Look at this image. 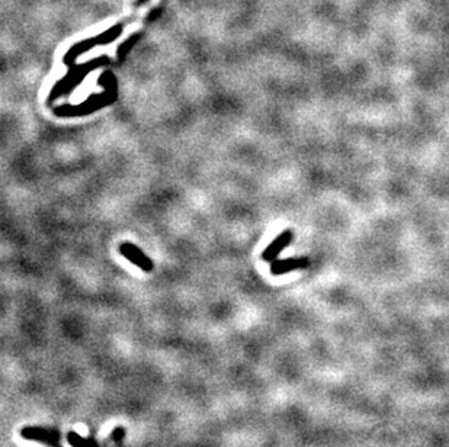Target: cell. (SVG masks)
Returning <instances> with one entry per match:
<instances>
[{"instance_id":"6da1fadb","label":"cell","mask_w":449,"mask_h":447,"mask_svg":"<svg viewBox=\"0 0 449 447\" xmlns=\"http://www.w3.org/2000/svg\"><path fill=\"white\" fill-rule=\"evenodd\" d=\"M21 436L26 440H36L51 447H60V433L57 430H48L43 427H24Z\"/></svg>"},{"instance_id":"7a4b0ae2","label":"cell","mask_w":449,"mask_h":447,"mask_svg":"<svg viewBox=\"0 0 449 447\" xmlns=\"http://www.w3.org/2000/svg\"><path fill=\"white\" fill-rule=\"evenodd\" d=\"M121 254H123L127 260H130L132 265L138 266L144 272H153L154 265L153 262L149 259V257L143 253V250H140L138 247H135L131 243H123L119 247Z\"/></svg>"},{"instance_id":"3957f363","label":"cell","mask_w":449,"mask_h":447,"mask_svg":"<svg viewBox=\"0 0 449 447\" xmlns=\"http://www.w3.org/2000/svg\"><path fill=\"white\" fill-rule=\"evenodd\" d=\"M291 240H292V231L288 230V231H284L282 234H280L268 246V249L262 253V259L265 262H273L276 257H278V254L291 243Z\"/></svg>"},{"instance_id":"277c9868","label":"cell","mask_w":449,"mask_h":447,"mask_svg":"<svg viewBox=\"0 0 449 447\" xmlns=\"http://www.w3.org/2000/svg\"><path fill=\"white\" fill-rule=\"evenodd\" d=\"M307 266V260L305 259H288V260H280V262H273L271 266V272L272 274H285L288 272L292 270H297Z\"/></svg>"},{"instance_id":"5b68a950","label":"cell","mask_w":449,"mask_h":447,"mask_svg":"<svg viewBox=\"0 0 449 447\" xmlns=\"http://www.w3.org/2000/svg\"><path fill=\"white\" fill-rule=\"evenodd\" d=\"M67 441L72 447H88L89 446V439H84L75 432H68Z\"/></svg>"},{"instance_id":"8992f818","label":"cell","mask_w":449,"mask_h":447,"mask_svg":"<svg viewBox=\"0 0 449 447\" xmlns=\"http://www.w3.org/2000/svg\"><path fill=\"white\" fill-rule=\"evenodd\" d=\"M124 436H125V428H123V427H116V428H114V432H112V440H114V441L119 443L121 440L124 439Z\"/></svg>"},{"instance_id":"52a82bcc","label":"cell","mask_w":449,"mask_h":447,"mask_svg":"<svg viewBox=\"0 0 449 447\" xmlns=\"http://www.w3.org/2000/svg\"><path fill=\"white\" fill-rule=\"evenodd\" d=\"M88 447H99V446H98V443L95 441L93 437H89V446Z\"/></svg>"}]
</instances>
